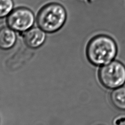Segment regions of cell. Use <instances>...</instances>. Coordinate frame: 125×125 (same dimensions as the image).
Wrapping results in <instances>:
<instances>
[{
	"mask_svg": "<svg viewBox=\"0 0 125 125\" xmlns=\"http://www.w3.org/2000/svg\"><path fill=\"white\" fill-rule=\"evenodd\" d=\"M14 7L13 0H0V19L8 16Z\"/></svg>",
	"mask_w": 125,
	"mask_h": 125,
	"instance_id": "obj_8",
	"label": "cell"
},
{
	"mask_svg": "<svg viewBox=\"0 0 125 125\" xmlns=\"http://www.w3.org/2000/svg\"><path fill=\"white\" fill-rule=\"evenodd\" d=\"M110 100L112 104L117 108L125 110V87L117 88L113 90L110 95Z\"/></svg>",
	"mask_w": 125,
	"mask_h": 125,
	"instance_id": "obj_7",
	"label": "cell"
},
{
	"mask_svg": "<svg viewBox=\"0 0 125 125\" xmlns=\"http://www.w3.org/2000/svg\"><path fill=\"white\" fill-rule=\"evenodd\" d=\"M67 14L61 4L51 2L45 4L39 11L37 23L44 32L51 33L60 30L64 24Z\"/></svg>",
	"mask_w": 125,
	"mask_h": 125,
	"instance_id": "obj_2",
	"label": "cell"
},
{
	"mask_svg": "<svg viewBox=\"0 0 125 125\" xmlns=\"http://www.w3.org/2000/svg\"></svg>",
	"mask_w": 125,
	"mask_h": 125,
	"instance_id": "obj_9",
	"label": "cell"
},
{
	"mask_svg": "<svg viewBox=\"0 0 125 125\" xmlns=\"http://www.w3.org/2000/svg\"><path fill=\"white\" fill-rule=\"evenodd\" d=\"M116 53L117 46L115 42L104 35L93 38L89 42L86 48L88 59L96 65L108 63L115 57Z\"/></svg>",
	"mask_w": 125,
	"mask_h": 125,
	"instance_id": "obj_1",
	"label": "cell"
},
{
	"mask_svg": "<svg viewBox=\"0 0 125 125\" xmlns=\"http://www.w3.org/2000/svg\"><path fill=\"white\" fill-rule=\"evenodd\" d=\"M40 28H31L26 31L23 34V40L26 45L31 48H37L44 43L46 34Z\"/></svg>",
	"mask_w": 125,
	"mask_h": 125,
	"instance_id": "obj_5",
	"label": "cell"
},
{
	"mask_svg": "<svg viewBox=\"0 0 125 125\" xmlns=\"http://www.w3.org/2000/svg\"><path fill=\"white\" fill-rule=\"evenodd\" d=\"M35 19L33 12L26 7H18L9 14L6 19L8 26L18 32H25L33 25Z\"/></svg>",
	"mask_w": 125,
	"mask_h": 125,
	"instance_id": "obj_4",
	"label": "cell"
},
{
	"mask_svg": "<svg viewBox=\"0 0 125 125\" xmlns=\"http://www.w3.org/2000/svg\"><path fill=\"white\" fill-rule=\"evenodd\" d=\"M99 78L103 85L107 88L119 87L125 83V67L119 62H110L100 69Z\"/></svg>",
	"mask_w": 125,
	"mask_h": 125,
	"instance_id": "obj_3",
	"label": "cell"
},
{
	"mask_svg": "<svg viewBox=\"0 0 125 125\" xmlns=\"http://www.w3.org/2000/svg\"><path fill=\"white\" fill-rule=\"evenodd\" d=\"M14 31L9 26L0 28V49L7 50L15 45L17 36Z\"/></svg>",
	"mask_w": 125,
	"mask_h": 125,
	"instance_id": "obj_6",
	"label": "cell"
}]
</instances>
